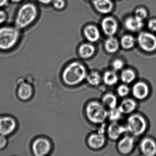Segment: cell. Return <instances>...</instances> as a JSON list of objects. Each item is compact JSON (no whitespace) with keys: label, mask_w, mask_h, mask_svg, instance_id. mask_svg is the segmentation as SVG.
<instances>
[{"label":"cell","mask_w":156,"mask_h":156,"mask_svg":"<svg viewBox=\"0 0 156 156\" xmlns=\"http://www.w3.org/2000/svg\"><path fill=\"white\" fill-rule=\"evenodd\" d=\"M87 76V73L84 66L78 62H73L64 70L62 76L66 84L75 86L82 83Z\"/></svg>","instance_id":"obj_1"},{"label":"cell","mask_w":156,"mask_h":156,"mask_svg":"<svg viewBox=\"0 0 156 156\" xmlns=\"http://www.w3.org/2000/svg\"><path fill=\"white\" fill-rule=\"evenodd\" d=\"M85 112L87 119L94 124H102L108 118V111L102 103L98 101L89 102L87 105Z\"/></svg>","instance_id":"obj_2"},{"label":"cell","mask_w":156,"mask_h":156,"mask_svg":"<svg viewBox=\"0 0 156 156\" xmlns=\"http://www.w3.org/2000/svg\"><path fill=\"white\" fill-rule=\"evenodd\" d=\"M37 16V8L31 3L24 4L19 9L16 16V26L20 29L26 28L31 24Z\"/></svg>","instance_id":"obj_3"},{"label":"cell","mask_w":156,"mask_h":156,"mask_svg":"<svg viewBox=\"0 0 156 156\" xmlns=\"http://www.w3.org/2000/svg\"><path fill=\"white\" fill-rule=\"evenodd\" d=\"M19 31L12 27L0 28V49L8 50L17 43L19 38Z\"/></svg>","instance_id":"obj_4"},{"label":"cell","mask_w":156,"mask_h":156,"mask_svg":"<svg viewBox=\"0 0 156 156\" xmlns=\"http://www.w3.org/2000/svg\"><path fill=\"white\" fill-rule=\"evenodd\" d=\"M127 132L132 136H138L146 131L147 123L145 119L141 115L134 114L129 117L126 126Z\"/></svg>","instance_id":"obj_5"},{"label":"cell","mask_w":156,"mask_h":156,"mask_svg":"<svg viewBox=\"0 0 156 156\" xmlns=\"http://www.w3.org/2000/svg\"><path fill=\"white\" fill-rule=\"evenodd\" d=\"M138 42L140 48L147 52H151L156 49V38L154 35L147 32L140 34Z\"/></svg>","instance_id":"obj_6"},{"label":"cell","mask_w":156,"mask_h":156,"mask_svg":"<svg viewBox=\"0 0 156 156\" xmlns=\"http://www.w3.org/2000/svg\"><path fill=\"white\" fill-rule=\"evenodd\" d=\"M32 149L34 153L36 156H44L47 155L51 151V143L46 138L37 139L33 144Z\"/></svg>","instance_id":"obj_7"},{"label":"cell","mask_w":156,"mask_h":156,"mask_svg":"<svg viewBox=\"0 0 156 156\" xmlns=\"http://www.w3.org/2000/svg\"><path fill=\"white\" fill-rule=\"evenodd\" d=\"M15 120L9 116L0 118V134L7 136L12 133L16 127Z\"/></svg>","instance_id":"obj_8"},{"label":"cell","mask_w":156,"mask_h":156,"mask_svg":"<svg viewBox=\"0 0 156 156\" xmlns=\"http://www.w3.org/2000/svg\"><path fill=\"white\" fill-rule=\"evenodd\" d=\"M132 93L135 98L142 100L148 95L149 89L146 83L142 82H137L132 87Z\"/></svg>","instance_id":"obj_9"},{"label":"cell","mask_w":156,"mask_h":156,"mask_svg":"<svg viewBox=\"0 0 156 156\" xmlns=\"http://www.w3.org/2000/svg\"><path fill=\"white\" fill-rule=\"evenodd\" d=\"M106 142L104 133L98 132L90 135L87 139V144L93 149H99L104 147Z\"/></svg>","instance_id":"obj_10"},{"label":"cell","mask_w":156,"mask_h":156,"mask_svg":"<svg viewBox=\"0 0 156 156\" xmlns=\"http://www.w3.org/2000/svg\"><path fill=\"white\" fill-rule=\"evenodd\" d=\"M127 132L126 126L119 125L116 122H113L107 129L108 136L109 138L113 140H116Z\"/></svg>","instance_id":"obj_11"},{"label":"cell","mask_w":156,"mask_h":156,"mask_svg":"<svg viewBox=\"0 0 156 156\" xmlns=\"http://www.w3.org/2000/svg\"><path fill=\"white\" fill-rule=\"evenodd\" d=\"M140 149L141 152L145 156H154L156 153V143L150 138H145L140 142Z\"/></svg>","instance_id":"obj_12"},{"label":"cell","mask_w":156,"mask_h":156,"mask_svg":"<svg viewBox=\"0 0 156 156\" xmlns=\"http://www.w3.org/2000/svg\"><path fill=\"white\" fill-rule=\"evenodd\" d=\"M134 138L131 136H126L119 140L118 145L119 151L123 154L130 153L134 146Z\"/></svg>","instance_id":"obj_13"},{"label":"cell","mask_w":156,"mask_h":156,"mask_svg":"<svg viewBox=\"0 0 156 156\" xmlns=\"http://www.w3.org/2000/svg\"><path fill=\"white\" fill-rule=\"evenodd\" d=\"M101 26L105 34L108 36H112L117 30V23L113 18L111 17H107L104 19L102 21Z\"/></svg>","instance_id":"obj_14"},{"label":"cell","mask_w":156,"mask_h":156,"mask_svg":"<svg viewBox=\"0 0 156 156\" xmlns=\"http://www.w3.org/2000/svg\"><path fill=\"white\" fill-rule=\"evenodd\" d=\"M94 5L96 10L103 14L110 12L113 7V3L110 0H94Z\"/></svg>","instance_id":"obj_15"},{"label":"cell","mask_w":156,"mask_h":156,"mask_svg":"<svg viewBox=\"0 0 156 156\" xmlns=\"http://www.w3.org/2000/svg\"><path fill=\"white\" fill-rule=\"evenodd\" d=\"M142 21L136 16L129 17L125 22V26L126 29L131 31H137L139 30L143 27Z\"/></svg>","instance_id":"obj_16"},{"label":"cell","mask_w":156,"mask_h":156,"mask_svg":"<svg viewBox=\"0 0 156 156\" xmlns=\"http://www.w3.org/2000/svg\"><path fill=\"white\" fill-rule=\"evenodd\" d=\"M136 107V104L133 99L126 98L122 101L118 108L122 114H129L132 113Z\"/></svg>","instance_id":"obj_17"},{"label":"cell","mask_w":156,"mask_h":156,"mask_svg":"<svg viewBox=\"0 0 156 156\" xmlns=\"http://www.w3.org/2000/svg\"><path fill=\"white\" fill-rule=\"evenodd\" d=\"M84 33L87 39L92 42L97 41L100 38V33L98 29L92 25L87 27L85 29Z\"/></svg>","instance_id":"obj_18"},{"label":"cell","mask_w":156,"mask_h":156,"mask_svg":"<svg viewBox=\"0 0 156 156\" xmlns=\"http://www.w3.org/2000/svg\"><path fill=\"white\" fill-rule=\"evenodd\" d=\"M102 78L104 83L108 86L115 85L119 80L118 75L114 70H109L105 72Z\"/></svg>","instance_id":"obj_19"},{"label":"cell","mask_w":156,"mask_h":156,"mask_svg":"<svg viewBox=\"0 0 156 156\" xmlns=\"http://www.w3.org/2000/svg\"><path fill=\"white\" fill-rule=\"evenodd\" d=\"M18 94L20 99L23 100H28L32 95V87L29 84H22L19 87Z\"/></svg>","instance_id":"obj_20"},{"label":"cell","mask_w":156,"mask_h":156,"mask_svg":"<svg viewBox=\"0 0 156 156\" xmlns=\"http://www.w3.org/2000/svg\"><path fill=\"white\" fill-rule=\"evenodd\" d=\"M95 52V48L92 44H85L80 46L79 54L82 58L87 59L92 57Z\"/></svg>","instance_id":"obj_21"},{"label":"cell","mask_w":156,"mask_h":156,"mask_svg":"<svg viewBox=\"0 0 156 156\" xmlns=\"http://www.w3.org/2000/svg\"><path fill=\"white\" fill-rule=\"evenodd\" d=\"M102 104L105 107L109 109L116 107L117 105V98L114 94L107 93L102 98Z\"/></svg>","instance_id":"obj_22"},{"label":"cell","mask_w":156,"mask_h":156,"mask_svg":"<svg viewBox=\"0 0 156 156\" xmlns=\"http://www.w3.org/2000/svg\"><path fill=\"white\" fill-rule=\"evenodd\" d=\"M136 78L135 72L130 69L123 70L120 74V79L125 84H130L134 82Z\"/></svg>","instance_id":"obj_23"},{"label":"cell","mask_w":156,"mask_h":156,"mask_svg":"<svg viewBox=\"0 0 156 156\" xmlns=\"http://www.w3.org/2000/svg\"><path fill=\"white\" fill-rule=\"evenodd\" d=\"M105 49L109 53H114L118 50V41L115 38L110 37L105 42Z\"/></svg>","instance_id":"obj_24"},{"label":"cell","mask_w":156,"mask_h":156,"mask_svg":"<svg viewBox=\"0 0 156 156\" xmlns=\"http://www.w3.org/2000/svg\"><path fill=\"white\" fill-rule=\"evenodd\" d=\"M86 79L88 84L93 86H98L102 79L100 74L97 71L90 72L88 75L87 74Z\"/></svg>","instance_id":"obj_25"},{"label":"cell","mask_w":156,"mask_h":156,"mask_svg":"<svg viewBox=\"0 0 156 156\" xmlns=\"http://www.w3.org/2000/svg\"><path fill=\"white\" fill-rule=\"evenodd\" d=\"M122 113L118 107L111 108L108 113V118L112 122H117L122 116Z\"/></svg>","instance_id":"obj_26"},{"label":"cell","mask_w":156,"mask_h":156,"mask_svg":"<svg viewBox=\"0 0 156 156\" xmlns=\"http://www.w3.org/2000/svg\"><path fill=\"white\" fill-rule=\"evenodd\" d=\"M135 40L133 36L127 35L121 39V44L124 49H130L135 45Z\"/></svg>","instance_id":"obj_27"},{"label":"cell","mask_w":156,"mask_h":156,"mask_svg":"<svg viewBox=\"0 0 156 156\" xmlns=\"http://www.w3.org/2000/svg\"><path fill=\"white\" fill-rule=\"evenodd\" d=\"M118 94L121 97H125L128 95L130 92V89L126 84H121L118 87L117 89Z\"/></svg>","instance_id":"obj_28"},{"label":"cell","mask_w":156,"mask_h":156,"mask_svg":"<svg viewBox=\"0 0 156 156\" xmlns=\"http://www.w3.org/2000/svg\"><path fill=\"white\" fill-rule=\"evenodd\" d=\"M124 66V63L120 59L114 60L112 63V68L115 71H119L122 69Z\"/></svg>","instance_id":"obj_29"},{"label":"cell","mask_w":156,"mask_h":156,"mask_svg":"<svg viewBox=\"0 0 156 156\" xmlns=\"http://www.w3.org/2000/svg\"><path fill=\"white\" fill-rule=\"evenodd\" d=\"M135 16L143 20L147 17V11L145 9L142 8L137 9L135 12Z\"/></svg>","instance_id":"obj_30"},{"label":"cell","mask_w":156,"mask_h":156,"mask_svg":"<svg viewBox=\"0 0 156 156\" xmlns=\"http://www.w3.org/2000/svg\"><path fill=\"white\" fill-rule=\"evenodd\" d=\"M53 4L55 9L60 10L65 7V2L64 0H54Z\"/></svg>","instance_id":"obj_31"},{"label":"cell","mask_w":156,"mask_h":156,"mask_svg":"<svg viewBox=\"0 0 156 156\" xmlns=\"http://www.w3.org/2000/svg\"><path fill=\"white\" fill-rule=\"evenodd\" d=\"M149 29L152 31L156 32V20H151L148 23Z\"/></svg>","instance_id":"obj_32"},{"label":"cell","mask_w":156,"mask_h":156,"mask_svg":"<svg viewBox=\"0 0 156 156\" xmlns=\"http://www.w3.org/2000/svg\"><path fill=\"white\" fill-rule=\"evenodd\" d=\"M7 143V139L5 136L0 135V149H2L6 146Z\"/></svg>","instance_id":"obj_33"},{"label":"cell","mask_w":156,"mask_h":156,"mask_svg":"<svg viewBox=\"0 0 156 156\" xmlns=\"http://www.w3.org/2000/svg\"><path fill=\"white\" fill-rule=\"evenodd\" d=\"M6 19V15L4 12L0 11V24L3 23Z\"/></svg>","instance_id":"obj_34"},{"label":"cell","mask_w":156,"mask_h":156,"mask_svg":"<svg viewBox=\"0 0 156 156\" xmlns=\"http://www.w3.org/2000/svg\"><path fill=\"white\" fill-rule=\"evenodd\" d=\"M40 2L44 4H48L51 3L52 0H38Z\"/></svg>","instance_id":"obj_35"},{"label":"cell","mask_w":156,"mask_h":156,"mask_svg":"<svg viewBox=\"0 0 156 156\" xmlns=\"http://www.w3.org/2000/svg\"><path fill=\"white\" fill-rule=\"evenodd\" d=\"M8 2V0H0V7H2L6 5Z\"/></svg>","instance_id":"obj_36"},{"label":"cell","mask_w":156,"mask_h":156,"mask_svg":"<svg viewBox=\"0 0 156 156\" xmlns=\"http://www.w3.org/2000/svg\"><path fill=\"white\" fill-rule=\"evenodd\" d=\"M11 1L14 2H20L21 0H11Z\"/></svg>","instance_id":"obj_37"}]
</instances>
